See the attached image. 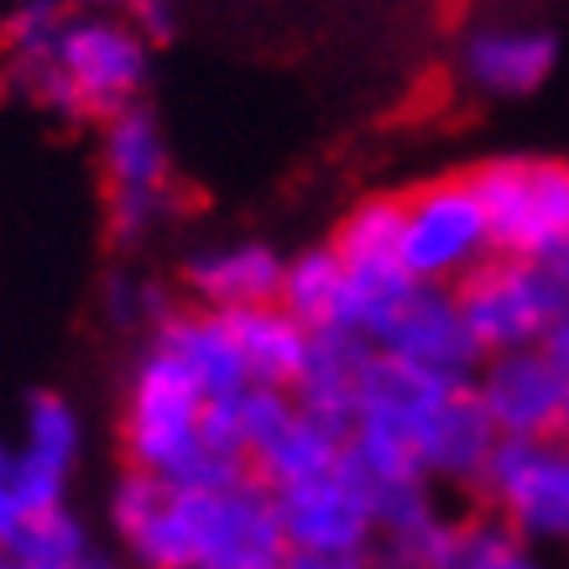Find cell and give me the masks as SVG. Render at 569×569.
<instances>
[{
	"instance_id": "obj_1",
	"label": "cell",
	"mask_w": 569,
	"mask_h": 569,
	"mask_svg": "<svg viewBox=\"0 0 569 569\" xmlns=\"http://www.w3.org/2000/svg\"><path fill=\"white\" fill-rule=\"evenodd\" d=\"M121 460L173 486H224L251 481V460L230 455L209 433V392L168 346L147 340L131 361L121 397Z\"/></svg>"
},
{
	"instance_id": "obj_2",
	"label": "cell",
	"mask_w": 569,
	"mask_h": 569,
	"mask_svg": "<svg viewBox=\"0 0 569 569\" xmlns=\"http://www.w3.org/2000/svg\"><path fill=\"white\" fill-rule=\"evenodd\" d=\"M152 84V42L104 6L79 0L52 42L48 63H6L0 89L37 104L52 121L104 126L131 104H141Z\"/></svg>"
},
{
	"instance_id": "obj_3",
	"label": "cell",
	"mask_w": 569,
	"mask_h": 569,
	"mask_svg": "<svg viewBox=\"0 0 569 569\" xmlns=\"http://www.w3.org/2000/svg\"><path fill=\"white\" fill-rule=\"evenodd\" d=\"M110 528L137 569H209L214 491L121 470L110 486Z\"/></svg>"
},
{
	"instance_id": "obj_4",
	"label": "cell",
	"mask_w": 569,
	"mask_h": 569,
	"mask_svg": "<svg viewBox=\"0 0 569 569\" xmlns=\"http://www.w3.org/2000/svg\"><path fill=\"white\" fill-rule=\"evenodd\" d=\"M397 257L413 282H433V288H460L476 267L497 257L491 220H486V204L470 173L433 178V183H418L402 193Z\"/></svg>"
},
{
	"instance_id": "obj_5",
	"label": "cell",
	"mask_w": 569,
	"mask_h": 569,
	"mask_svg": "<svg viewBox=\"0 0 569 569\" xmlns=\"http://www.w3.org/2000/svg\"><path fill=\"white\" fill-rule=\"evenodd\" d=\"M466 173L486 204L497 257L543 261L569 246V162H559V157H491Z\"/></svg>"
},
{
	"instance_id": "obj_6",
	"label": "cell",
	"mask_w": 569,
	"mask_h": 569,
	"mask_svg": "<svg viewBox=\"0 0 569 569\" xmlns=\"http://www.w3.org/2000/svg\"><path fill=\"white\" fill-rule=\"evenodd\" d=\"M528 549H569V445L565 439H501L476 486Z\"/></svg>"
},
{
	"instance_id": "obj_7",
	"label": "cell",
	"mask_w": 569,
	"mask_h": 569,
	"mask_svg": "<svg viewBox=\"0 0 569 569\" xmlns=\"http://www.w3.org/2000/svg\"><path fill=\"white\" fill-rule=\"evenodd\" d=\"M272 501L288 553H371L377 543V501L350 476L346 460L329 476L272 491Z\"/></svg>"
},
{
	"instance_id": "obj_8",
	"label": "cell",
	"mask_w": 569,
	"mask_h": 569,
	"mask_svg": "<svg viewBox=\"0 0 569 569\" xmlns=\"http://www.w3.org/2000/svg\"><path fill=\"white\" fill-rule=\"evenodd\" d=\"M371 346L397 356V361L423 366V371H439V377H455V381H476V371L486 361L481 340L466 325L460 293L455 288H433V282H418L413 293L397 303V313L377 329Z\"/></svg>"
},
{
	"instance_id": "obj_9",
	"label": "cell",
	"mask_w": 569,
	"mask_h": 569,
	"mask_svg": "<svg viewBox=\"0 0 569 569\" xmlns=\"http://www.w3.org/2000/svg\"><path fill=\"white\" fill-rule=\"evenodd\" d=\"M282 272L288 257L272 251L257 236H224V241H204L183 251L178 261V293L193 309H214V313H241L261 309L282 298Z\"/></svg>"
},
{
	"instance_id": "obj_10",
	"label": "cell",
	"mask_w": 569,
	"mask_h": 569,
	"mask_svg": "<svg viewBox=\"0 0 569 569\" xmlns=\"http://www.w3.org/2000/svg\"><path fill=\"white\" fill-rule=\"evenodd\" d=\"M476 392H481L501 439H553L569 402V377L538 346L501 350V356L481 361Z\"/></svg>"
},
{
	"instance_id": "obj_11",
	"label": "cell",
	"mask_w": 569,
	"mask_h": 569,
	"mask_svg": "<svg viewBox=\"0 0 569 569\" xmlns=\"http://www.w3.org/2000/svg\"><path fill=\"white\" fill-rule=\"evenodd\" d=\"M559 69V37L549 27H476L460 42V73L486 100H528Z\"/></svg>"
},
{
	"instance_id": "obj_12",
	"label": "cell",
	"mask_w": 569,
	"mask_h": 569,
	"mask_svg": "<svg viewBox=\"0 0 569 569\" xmlns=\"http://www.w3.org/2000/svg\"><path fill=\"white\" fill-rule=\"evenodd\" d=\"M501 445V429L486 413L476 381H466L460 392L449 397L445 408L429 418V429L418 439V460L429 470L433 486H455V491H476L486 476L491 449Z\"/></svg>"
},
{
	"instance_id": "obj_13",
	"label": "cell",
	"mask_w": 569,
	"mask_h": 569,
	"mask_svg": "<svg viewBox=\"0 0 569 569\" xmlns=\"http://www.w3.org/2000/svg\"><path fill=\"white\" fill-rule=\"evenodd\" d=\"M94 157H100L104 193L173 189V147H168V131H162V121H157V110L147 100L100 126Z\"/></svg>"
},
{
	"instance_id": "obj_14",
	"label": "cell",
	"mask_w": 569,
	"mask_h": 569,
	"mask_svg": "<svg viewBox=\"0 0 569 569\" xmlns=\"http://www.w3.org/2000/svg\"><path fill=\"white\" fill-rule=\"evenodd\" d=\"M157 346H168L178 361L193 371V381L209 392V402H224V397H241L251 387V371H246V356H241V340H236V325L230 313H214V309H183L168 319V325L147 335Z\"/></svg>"
},
{
	"instance_id": "obj_15",
	"label": "cell",
	"mask_w": 569,
	"mask_h": 569,
	"mask_svg": "<svg viewBox=\"0 0 569 569\" xmlns=\"http://www.w3.org/2000/svg\"><path fill=\"white\" fill-rule=\"evenodd\" d=\"M366 356H371V340H361L356 329H325V335H313L309 366L293 387L298 408L329 429H340L346 439L356 429V392H361Z\"/></svg>"
},
{
	"instance_id": "obj_16",
	"label": "cell",
	"mask_w": 569,
	"mask_h": 569,
	"mask_svg": "<svg viewBox=\"0 0 569 569\" xmlns=\"http://www.w3.org/2000/svg\"><path fill=\"white\" fill-rule=\"evenodd\" d=\"M282 309L293 313L309 335H325V329H350V272L335 246H303L288 257V272H282Z\"/></svg>"
},
{
	"instance_id": "obj_17",
	"label": "cell",
	"mask_w": 569,
	"mask_h": 569,
	"mask_svg": "<svg viewBox=\"0 0 569 569\" xmlns=\"http://www.w3.org/2000/svg\"><path fill=\"white\" fill-rule=\"evenodd\" d=\"M236 325V340H241L246 371H251V387H288L293 392L303 366H309V346L313 335L298 325L282 303H261V309H241L230 313Z\"/></svg>"
},
{
	"instance_id": "obj_18",
	"label": "cell",
	"mask_w": 569,
	"mask_h": 569,
	"mask_svg": "<svg viewBox=\"0 0 569 569\" xmlns=\"http://www.w3.org/2000/svg\"><path fill=\"white\" fill-rule=\"evenodd\" d=\"M346 445L350 439L340 429H329V423H319V418H309L298 408L293 423L251 460V476H257L267 491H288V486H298V481L329 476V470L346 460Z\"/></svg>"
},
{
	"instance_id": "obj_19",
	"label": "cell",
	"mask_w": 569,
	"mask_h": 569,
	"mask_svg": "<svg viewBox=\"0 0 569 569\" xmlns=\"http://www.w3.org/2000/svg\"><path fill=\"white\" fill-rule=\"evenodd\" d=\"M17 455L37 460V466L58 470V476H73L79 455H84V418L69 397L58 392H32L21 402V445Z\"/></svg>"
},
{
	"instance_id": "obj_20",
	"label": "cell",
	"mask_w": 569,
	"mask_h": 569,
	"mask_svg": "<svg viewBox=\"0 0 569 569\" xmlns=\"http://www.w3.org/2000/svg\"><path fill=\"white\" fill-rule=\"evenodd\" d=\"M397 241H402V193H366L361 204L346 209V220L335 224V251L350 272L361 267H392Z\"/></svg>"
},
{
	"instance_id": "obj_21",
	"label": "cell",
	"mask_w": 569,
	"mask_h": 569,
	"mask_svg": "<svg viewBox=\"0 0 569 569\" xmlns=\"http://www.w3.org/2000/svg\"><path fill=\"white\" fill-rule=\"evenodd\" d=\"M0 549L17 569H69L79 559H89L94 543H89V528L79 522V512L58 507V512H42V518H21L17 533Z\"/></svg>"
},
{
	"instance_id": "obj_22",
	"label": "cell",
	"mask_w": 569,
	"mask_h": 569,
	"mask_svg": "<svg viewBox=\"0 0 569 569\" xmlns=\"http://www.w3.org/2000/svg\"><path fill=\"white\" fill-rule=\"evenodd\" d=\"M79 0H17L0 21V63H48Z\"/></svg>"
},
{
	"instance_id": "obj_23",
	"label": "cell",
	"mask_w": 569,
	"mask_h": 569,
	"mask_svg": "<svg viewBox=\"0 0 569 569\" xmlns=\"http://www.w3.org/2000/svg\"><path fill=\"white\" fill-rule=\"evenodd\" d=\"M183 309L157 277H137V272H116L104 282V313L116 329H141V335H157L173 313Z\"/></svg>"
},
{
	"instance_id": "obj_24",
	"label": "cell",
	"mask_w": 569,
	"mask_h": 569,
	"mask_svg": "<svg viewBox=\"0 0 569 569\" xmlns=\"http://www.w3.org/2000/svg\"><path fill=\"white\" fill-rule=\"evenodd\" d=\"M178 214V189H157V193H104V230L121 251H137L168 230V220Z\"/></svg>"
},
{
	"instance_id": "obj_25",
	"label": "cell",
	"mask_w": 569,
	"mask_h": 569,
	"mask_svg": "<svg viewBox=\"0 0 569 569\" xmlns=\"http://www.w3.org/2000/svg\"><path fill=\"white\" fill-rule=\"evenodd\" d=\"M89 6H104V11H116L121 21H131L147 42H173L178 32V0H89Z\"/></svg>"
},
{
	"instance_id": "obj_26",
	"label": "cell",
	"mask_w": 569,
	"mask_h": 569,
	"mask_svg": "<svg viewBox=\"0 0 569 569\" xmlns=\"http://www.w3.org/2000/svg\"><path fill=\"white\" fill-rule=\"evenodd\" d=\"M277 569H377L371 553H288Z\"/></svg>"
},
{
	"instance_id": "obj_27",
	"label": "cell",
	"mask_w": 569,
	"mask_h": 569,
	"mask_svg": "<svg viewBox=\"0 0 569 569\" xmlns=\"http://www.w3.org/2000/svg\"><path fill=\"white\" fill-rule=\"evenodd\" d=\"M538 350H543V356H549V361L569 377V298H565V309L553 313V325L543 329V340H538Z\"/></svg>"
},
{
	"instance_id": "obj_28",
	"label": "cell",
	"mask_w": 569,
	"mask_h": 569,
	"mask_svg": "<svg viewBox=\"0 0 569 569\" xmlns=\"http://www.w3.org/2000/svg\"><path fill=\"white\" fill-rule=\"evenodd\" d=\"M84 569H121V565H110L104 553H89V565H84Z\"/></svg>"
},
{
	"instance_id": "obj_29",
	"label": "cell",
	"mask_w": 569,
	"mask_h": 569,
	"mask_svg": "<svg viewBox=\"0 0 569 569\" xmlns=\"http://www.w3.org/2000/svg\"><path fill=\"white\" fill-rule=\"evenodd\" d=\"M553 439H565L569 445V402H565V418H559V433H553Z\"/></svg>"
},
{
	"instance_id": "obj_30",
	"label": "cell",
	"mask_w": 569,
	"mask_h": 569,
	"mask_svg": "<svg viewBox=\"0 0 569 569\" xmlns=\"http://www.w3.org/2000/svg\"><path fill=\"white\" fill-rule=\"evenodd\" d=\"M11 466V449H6V439H0V470Z\"/></svg>"
},
{
	"instance_id": "obj_31",
	"label": "cell",
	"mask_w": 569,
	"mask_h": 569,
	"mask_svg": "<svg viewBox=\"0 0 569 569\" xmlns=\"http://www.w3.org/2000/svg\"><path fill=\"white\" fill-rule=\"evenodd\" d=\"M0 569H17V565H11V559H6V549H0Z\"/></svg>"
}]
</instances>
